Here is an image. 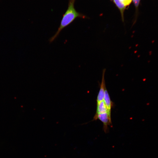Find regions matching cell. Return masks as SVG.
<instances>
[{"label":"cell","mask_w":158,"mask_h":158,"mask_svg":"<svg viewBox=\"0 0 158 158\" xmlns=\"http://www.w3.org/2000/svg\"><path fill=\"white\" fill-rule=\"evenodd\" d=\"M75 0H69L68 7L65 13L63 15L60 26L55 34L50 38L49 41L52 42L58 37L60 32L64 28L73 22L78 18H85L86 17L78 12L75 9L74 4Z\"/></svg>","instance_id":"1"},{"label":"cell","mask_w":158,"mask_h":158,"mask_svg":"<svg viewBox=\"0 0 158 158\" xmlns=\"http://www.w3.org/2000/svg\"><path fill=\"white\" fill-rule=\"evenodd\" d=\"M97 119L101 121L103 123V130L105 133L109 132L108 126L111 124V117H110L107 113L99 114L95 115L93 118V120H96Z\"/></svg>","instance_id":"2"},{"label":"cell","mask_w":158,"mask_h":158,"mask_svg":"<svg viewBox=\"0 0 158 158\" xmlns=\"http://www.w3.org/2000/svg\"><path fill=\"white\" fill-rule=\"evenodd\" d=\"M105 71L106 69H104L103 70L102 81L97 99V103L104 100L105 90L106 88L104 79Z\"/></svg>","instance_id":"3"},{"label":"cell","mask_w":158,"mask_h":158,"mask_svg":"<svg viewBox=\"0 0 158 158\" xmlns=\"http://www.w3.org/2000/svg\"><path fill=\"white\" fill-rule=\"evenodd\" d=\"M104 101L107 109V113L109 116L111 117V109L112 106V103L106 88L105 90Z\"/></svg>","instance_id":"4"},{"label":"cell","mask_w":158,"mask_h":158,"mask_svg":"<svg viewBox=\"0 0 158 158\" xmlns=\"http://www.w3.org/2000/svg\"><path fill=\"white\" fill-rule=\"evenodd\" d=\"M107 112V109L104 100L97 103L96 111L95 115Z\"/></svg>","instance_id":"5"},{"label":"cell","mask_w":158,"mask_h":158,"mask_svg":"<svg viewBox=\"0 0 158 158\" xmlns=\"http://www.w3.org/2000/svg\"><path fill=\"white\" fill-rule=\"evenodd\" d=\"M114 3L119 9L121 16L122 20L123 22L124 21L123 13L126 8V6L121 0H113Z\"/></svg>","instance_id":"6"},{"label":"cell","mask_w":158,"mask_h":158,"mask_svg":"<svg viewBox=\"0 0 158 158\" xmlns=\"http://www.w3.org/2000/svg\"><path fill=\"white\" fill-rule=\"evenodd\" d=\"M121 0L126 6L129 5L130 4L132 1V0Z\"/></svg>","instance_id":"7"},{"label":"cell","mask_w":158,"mask_h":158,"mask_svg":"<svg viewBox=\"0 0 158 158\" xmlns=\"http://www.w3.org/2000/svg\"><path fill=\"white\" fill-rule=\"evenodd\" d=\"M140 0H133L135 6L136 8H138Z\"/></svg>","instance_id":"8"}]
</instances>
